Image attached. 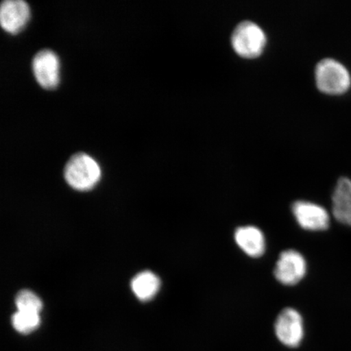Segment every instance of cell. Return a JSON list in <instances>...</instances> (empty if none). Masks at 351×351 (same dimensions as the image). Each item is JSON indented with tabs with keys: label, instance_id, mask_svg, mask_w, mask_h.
I'll return each mask as SVG.
<instances>
[{
	"label": "cell",
	"instance_id": "8fae6325",
	"mask_svg": "<svg viewBox=\"0 0 351 351\" xmlns=\"http://www.w3.org/2000/svg\"><path fill=\"white\" fill-rule=\"evenodd\" d=\"M131 287L134 295L142 301L150 300L160 288V280L150 271H142L132 280Z\"/></svg>",
	"mask_w": 351,
	"mask_h": 351
},
{
	"label": "cell",
	"instance_id": "30bf717a",
	"mask_svg": "<svg viewBox=\"0 0 351 351\" xmlns=\"http://www.w3.org/2000/svg\"><path fill=\"white\" fill-rule=\"evenodd\" d=\"M234 239L239 247L249 256L258 258L265 252V235L257 227H239L235 231Z\"/></svg>",
	"mask_w": 351,
	"mask_h": 351
},
{
	"label": "cell",
	"instance_id": "ba28073f",
	"mask_svg": "<svg viewBox=\"0 0 351 351\" xmlns=\"http://www.w3.org/2000/svg\"><path fill=\"white\" fill-rule=\"evenodd\" d=\"M29 17V7L23 0H5L1 3L0 23L8 33H20L27 25Z\"/></svg>",
	"mask_w": 351,
	"mask_h": 351
},
{
	"label": "cell",
	"instance_id": "7c38bea8",
	"mask_svg": "<svg viewBox=\"0 0 351 351\" xmlns=\"http://www.w3.org/2000/svg\"><path fill=\"white\" fill-rule=\"evenodd\" d=\"M12 322L13 327L17 332L29 333L33 332L39 326L40 317L38 313L17 311L12 315Z\"/></svg>",
	"mask_w": 351,
	"mask_h": 351
},
{
	"label": "cell",
	"instance_id": "6da1fadb",
	"mask_svg": "<svg viewBox=\"0 0 351 351\" xmlns=\"http://www.w3.org/2000/svg\"><path fill=\"white\" fill-rule=\"evenodd\" d=\"M101 178L99 164L86 153L73 155L65 165L64 178L70 186L77 191L91 190Z\"/></svg>",
	"mask_w": 351,
	"mask_h": 351
},
{
	"label": "cell",
	"instance_id": "3957f363",
	"mask_svg": "<svg viewBox=\"0 0 351 351\" xmlns=\"http://www.w3.org/2000/svg\"><path fill=\"white\" fill-rule=\"evenodd\" d=\"M266 42L265 32L260 25L252 21L240 22L231 36L232 47L237 53L245 58L260 56Z\"/></svg>",
	"mask_w": 351,
	"mask_h": 351
},
{
	"label": "cell",
	"instance_id": "277c9868",
	"mask_svg": "<svg viewBox=\"0 0 351 351\" xmlns=\"http://www.w3.org/2000/svg\"><path fill=\"white\" fill-rule=\"evenodd\" d=\"M275 333L280 343L289 348H298L304 337V324L302 315L293 308H285L276 318Z\"/></svg>",
	"mask_w": 351,
	"mask_h": 351
},
{
	"label": "cell",
	"instance_id": "52a82bcc",
	"mask_svg": "<svg viewBox=\"0 0 351 351\" xmlns=\"http://www.w3.org/2000/svg\"><path fill=\"white\" fill-rule=\"evenodd\" d=\"M292 212L298 225L310 231H322L329 226V215L322 206L306 201H297L292 206Z\"/></svg>",
	"mask_w": 351,
	"mask_h": 351
},
{
	"label": "cell",
	"instance_id": "5b68a950",
	"mask_svg": "<svg viewBox=\"0 0 351 351\" xmlns=\"http://www.w3.org/2000/svg\"><path fill=\"white\" fill-rule=\"evenodd\" d=\"M34 75L43 89L53 90L60 83V60L53 51L44 49L34 56Z\"/></svg>",
	"mask_w": 351,
	"mask_h": 351
},
{
	"label": "cell",
	"instance_id": "8992f818",
	"mask_svg": "<svg viewBox=\"0 0 351 351\" xmlns=\"http://www.w3.org/2000/svg\"><path fill=\"white\" fill-rule=\"evenodd\" d=\"M306 273V263L300 252L288 250L280 254L274 269L275 278L280 283L295 285L304 278Z\"/></svg>",
	"mask_w": 351,
	"mask_h": 351
},
{
	"label": "cell",
	"instance_id": "7a4b0ae2",
	"mask_svg": "<svg viewBox=\"0 0 351 351\" xmlns=\"http://www.w3.org/2000/svg\"><path fill=\"white\" fill-rule=\"evenodd\" d=\"M315 82L324 93H344L351 85V76L348 68L340 61L324 58L319 61L315 69Z\"/></svg>",
	"mask_w": 351,
	"mask_h": 351
},
{
	"label": "cell",
	"instance_id": "9c48e42d",
	"mask_svg": "<svg viewBox=\"0 0 351 351\" xmlns=\"http://www.w3.org/2000/svg\"><path fill=\"white\" fill-rule=\"evenodd\" d=\"M332 213L337 221L351 226V180L342 177L332 193Z\"/></svg>",
	"mask_w": 351,
	"mask_h": 351
},
{
	"label": "cell",
	"instance_id": "4fadbf2b",
	"mask_svg": "<svg viewBox=\"0 0 351 351\" xmlns=\"http://www.w3.org/2000/svg\"><path fill=\"white\" fill-rule=\"evenodd\" d=\"M15 302L17 309L25 313H38L43 308V302L36 295L28 289H23L17 293Z\"/></svg>",
	"mask_w": 351,
	"mask_h": 351
}]
</instances>
